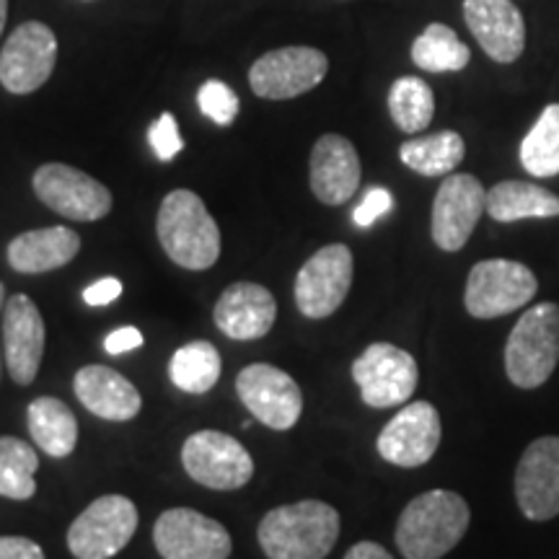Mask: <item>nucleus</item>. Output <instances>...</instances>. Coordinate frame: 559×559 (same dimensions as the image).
I'll use <instances>...</instances> for the list:
<instances>
[{
	"instance_id": "nucleus-38",
	"label": "nucleus",
	"mask_w": 559,
	"mask_h": 559,
	"mask_svg": "<svg viewBox=\"0 0 559 559\" xmlns=\"http://www.w3.org/2000/svg\"><path fill=\"white\" fill-rule=\"evenodd\" d=\"M345 559H394V557H391L389 551L381 547V544L360 542V544H355V547L347 551Z\"/></svg>"
},
{
	"instance_id": "nucleus-4",
	"label": "nucleus",
	"mask_w": 559,
	"mask_h": 559,
	"mask_svg": "<svg viewBox=\"0 0 559 559\" xmlns=\"http://www.w3.org/2000/svg\"><path fill=\"white\" fill-rule=\"evenodd\" d=\"M559 362V306L536 304L515 321L506 345V373L513 386L539 389Z\"/></svg>"
},
{
	"instance_id": "nucleus-24",
	"label": "nucleus",
	"mask_w": 559,
	"mask_h": 559,
	"mask_svg": "<svg viewBox=\"0 0 559 559\" xmlns=\"http://www.w3.org/2000/svg\"><path fill=\"white\" fill-rule=\"evenodd\" d=\"M487 215L498 223L555 218L559 215V198L531 181L508 179L487 190Z\"/></svg>"
},
{
	"instance_id": "nucleus-11",
	"label": "nucleus",
	"mask_w": 559,
	"mask_h": 559,
	"mask_svg": "<svg viewBox=\"0 0 559 559\" xmlns=\"http://www.w3.org/2000/svg\"><path fill=\"white\" fill-rule=\"evenodd\" d=\"M34 194L47 207L68 221L94 223L107 218L111 210V192L99 179L68 164H45L34 171Z\"/></svg>"
},
{
	"instance_id": "nucleus-25",
	"label": "nucleus",
	"mask_w": 559,
	"mask_h": 559,
	"mask_svg": "<svg viewBox=\"0 0 559 559\" xmlns=\"http://www.w3.org/2000/svg\"><path fill=\"white\" fill-rule=\"evenodd\" d=\"M29 436L47 456L66 459L79 443V423L66 402L55 396H39L26 409Z\"/></svg>"
},
{
	"instance_id": "nucleus-5",
	"label": "nucleus",
	"mask_w": 559,
	"mask_h": 559,
	"mask_svg": "<svg viewBox=\"0 0 559 559\" xmlns=\"http://www.w3.org/2000/svg\"><path fill=\"white\" fill-rule=\"evenodd\" d=\"M138 531V508L124 495H104L70 523L68 549L75 559H111Z\"/></svg>"
},
{
	"instance_id": "nucleus-17",
	"label": "nucleus",
	"mask_w": 559,
	"mask_h": 559,
	"mask_svg": "<svg viewBox=\"0 0 559 559\" xmlns=\"http://www.w3.org/2000/svg\"><path fill=\"white\" fill-rule=\"evenodd\" d=\"M515 500L528 521L559 515V438L544 436L523 451L515 469Z\"/></svg>"
},
{
	"instance_id": "nucleus-23",
	"label": "nucleus",
	"mask_w": 559,
	"mask_h": 559,
	"mask_svg": "<svg viewBox=\"0 0 559 559\" xmlns=\"http://www.w3.org/2000/svg\"><path fill=\"white\" fill-rule=\"evenodd\" d=\"M81 236L68 226L24 230L9 243V264L21 275H45L75 260Z\"/></svg>"
},
{
	"instance_id": "nucleus-39",
	"label": "nucleus",
	"mask_w": 559,
	"mask_h": 559,
	"mask_svg": "<svg viewBox=\"0 0 559 559\" xmlns=\"http://www.w3.org/2000/svg\"><path fill=\"white\" fill-rule=\"evenodd\" d=\"M5 21H9V0H0V34L5 29Z\"/></svg>"
},
{
	"instance_id": "nucleus-16",
	"label": "nucleus",
	"mask_w": 559,
	"mask_h": 559,
	"mask_svg": "<svg viewBox=\"0 0 559 559\" xmlns=\"http://www.w3.org/2000/svg\"><path fill=\"white\" fill-rule=\"evenodd\" d=\"M440 436L443 428L438 409L430 402H412L381 430L379 453L389 464L415 469L436 456Z\"/></svg>"
},
{
	"instance_id": "nucleus-35",
	"label": "nucleus",
	"mask_w": 559,
	"mask_h": 559,
	"mask_svg": "<svg viewBox=\"0 0 559 559\" xmlns=\"http://www.w3.org/2000/svg\"><path fill=\"white\" fill-rule=\"evenodd\" d=\"M0 559H47L37 542L24 536H0Z\"/></svg>"
},
{
	"instance_id": "nucleus-26",
	"label": "nucleus",
	"mask_w": 559,
	"mask_h": 559,
	"mask_svg": "<svg viewBox=\"0 0 559 559\" xmlns=\"http://www.w3.org/2000/svg\"><path fill=\"white\" fill-rule=\"evenodd\" d=\"M466 156V143L459 132L443 130L436 135L412 138L402 143L400 158L407 169L423 174V177H445Z\"/></svg>"
},
{
	"instance_id": "nucleus-28",
	"label": "nucleus",
	"mask_w": 559,
	"mask_h": 559,
	"mask_svg": "<svg viewBox=\"0 0 559 559\" xmlns=\"http://www.w3.org/2000/svg\"><path fill=\"white\" fill-rule=\"evenodd\" d=\"M472 52L445 24H430L412 41V62L428 73H459L469 66Z\"/></svg>"
},
{
	"instance_id": "nucleus-10",
	"label": "nucleus",
	"mask_w": 559,
	"mask_h": 559,
	"mask_svg": "<svg viewBox=\"0 0 559 559\" xmlns=\"http://www.w3.org/2000/svg\"><path fill=\"white\" fill-rule=\"evenodd\" d=\"M181 464L185 472L202 487L241 489L254 477V461L236 438L218 430H200L181 445Z\"/></svg>"
},
{
	"instance_id": "nucleus-7",
	"label": "nucleus",
	"mask_w": 559,
	"mask_h": 559,
	"mask_svg": "<svg viewBox=\"0 0 559 559\" xmlns=\"http://www.w3.org/2000/svg\"><path fill=\"white\" fill-rule=\"evenodd\" d=\"M539 290L526 264L513 260L477 262L466 277L464 304L474 319H498L523 309Z\"/></svg>"
},
{
	"instance_id": "nucleus-6",
	"label": "nucleus",
	"mask_w": 559,
	"mask_h": 559,
	"mask_svg": "<svg viewBox=\"0 0 559 559\" xmlns=\"http://www.w3.org/2000/svg\"><path fill=\"white\" fill-rule=\"evenodd\" d=\"M330 73V58L317 47L290 45L264 52L249 70V86L260 99L288 102L309 94Z\"/></svg>"
},
{
	"instance_id": "nucleus-18",
	"label": "nucleus",
	"mask_w": 559,
	"mask_h": 559,
	"mask_svg": "<svg viewBox=\"0 0 559 559\" xmlns=\"http://www.w3.org/2000/svg\"><path fill=\"white\" fill-rule=\"evenodd\" d=\"M41 358H45V319L26 293H16L5 300L3 313L5 368L19 386H29L37 379Z\"/></svg>"
},
{
	"instance_id": "nucleus-32",
	"label": "nucleus",
	"mask_w": 559,
	"mask_h": 559,
	"mask_svg": "<svg viewBox=\"0 0 559 559\" xmlns=\"http://www.w3.org/2000/svg\"><path fill=\"white\" fill-rule=\"evenodd\" d=\"M198 104L202 115H205L210 122L221 124V128L234 124L241 109V102L239 96H236V91L218 79H210L202 83L198 91Z\"/></svg>"
},
{
	"instance_id": "nucleus-14",
	"label": "nucleus",
	"mask_w": 559,
	"mask_h": 559,
	"mask_svg": "<svg viewBox=\"0 0 559 559\" xmlns=\"http://www.w3.org/2000/svg\"><path fill=\"white\" fill-rule=\"evenodd\" d=\"M487 213V190L472 174H449L432 202V241L443 251L466 247L481 215Z\"/></svg>"
},
{
	"instance_id": "nucleus-34",
	"label": "nucleus",
	"mask_w": 559,
	"mask_h": 559,
	"mask_svg": "<svg viewBox=\"0 0 559 559\" xmlns=\"http://www.w3.org/2000/svg\"><path fill=\"white\" fill-rule=\"evenodd\" d=\"M391 207H394V198H391V192L383 190V187H370L366 198L360 200V205L353 210V223L358 228H370L376 221L383 218Z\"/></svg>"
},
{
	"instance_id": "nucleus-12",
	"label": "nucleus",
	"mask_w": 559,
	"mask_h": 559,
	"mask_svg": "<svg viewBox=\"0 0 559 559\" xmlns=\"http://www.w3.org/2000/svg\"><path fill=\"white\" fill-rule=\"evenodd\" d=\"M353 251L345 243H330L311 254L296 277V306L304 317L326 319L345 304L353 285Z\"/></svg>"
},
{
	"instance_id": "nucleus-36",
	"label": "nucleus",
	"mask_w": 559,
	"mask_h": 559,
	"mask_svg": "<svg viewBox=\"0 0 559 559\" xmlns=\"http://www.w3.org/2000/svg\"><path fill=\"white\" fill-rule=\"evenodd\" d=\"M122 296V283L117 277H102L83 290V300L88 306H109Z\"/></svg>"
},
{
	"instance_id": "nucleus-15",
	"label": "nucleus",
	"mask_w": 559,
	"mask_h": 559,
	"mask_svg": "<svg viewBox=\"0 0 559 559\" xmlns=\"http://www.w3.org/2000/svg\"><path fill=\"white\" fill-rule=\"evenodd\" d=\"M236 391L251 415L272 430H290L304 412V394L285 370L251 362L236 379Z\"/></svg>"
},
{
	"instance_id": "nucleus-2",
	"label": "nucleus",
	"mask_w": 559,
	"mask_h": 559,
	"mask_svg": "<svg viewBox=\"0 0 559 559\" xmlns=\"http://www.w3.org/2000/svg\"><path fill=\"white\" fill-rule=\"evenodd\" d=\"M257 539L270 559H324L340 539V513L321 500L272 508Z\"/></svg>"
},
{
	"instance_id": "nucleus-29",
	"label": "nucleus",
	"mask_w": 559,
	"mask_h": 559,
	"mask_svg": "<svg viewBox=\"0 0 559 559\" xmlns=\"http://www.w3.org/2000/svg\"><path fill=\"white\" fill-rule=\"evenodd\" d=\"M389 115L396 128L409 135H417L432 122L436 115V96L423 79L404 75L391 83L389 91Z\"/></svg>"
},
{
	"instance_id": "nucleus-21",
	"label": "nucleus",
	"mask_w": 559,
	"mask_h": 559,
	"mask_svg": "<svg viewBox=\"0 0 559 559\" xmlns=\"http://www.w3.org/2000/svg\"><path fill=\"white\" fill-rule=\"evenodd\" d=\"M215 326L230 340H260L275 326V296L257 283H234L221 293L213 309Z\"/></svg>"
},
{
	"instance_id": "nucleus-41",
	"label": "nucleus",
	"mask_w": 559,
	"mask_h": 559,
	"mask_svg": "<svg viewBox=\"0 0 559 559\" xmlns=\"http://www.w3.org/2000/svg\"><path fill=\"white\" fill-rule=\"evenodd\" d=\"M0 366H3V355H0Z\"/></svg>"
},
{
	"instance_id": "nucleus-30",
	"label": "nucleus",
	"mask_w": 559,
	"mask_h": 559,
	"mask_svg": "<svg viewBox=\"0 0 559 559\" xmlns=\"http://www.w3.org/2000/svg\"><path fill=\"white\" fill-rule=\"evenodd\" d=\"M521 164L531 177L559 174V104H549L521 143Z\"/></svg>"
},
{
	"instance_id": "nucleus-13",
	"label": "nucleus",
	"mask_w": 559,
	"mask_h": 559,
	"mask_svg": "<svg viewBox=\"0 0 559 559\" xmlns=\"http://www.w3.org/2000/svg\"><path fill=\"white\" fill-rule=\"evenodd\" d=\"M153 542L164 559H228L234 549L228 528L192 508L160 513L153 526Z\"/></svg>"
},
{
	"instance_id": "nucleus-9",
	"label": "nucleus",
	"mask_w": 559,
	"mask_h": 559,
	"mask_svg": "<svg viewBox=\"0 0 559 559\" xmlns=\"http://www.w3.org/2000/svg\"><path fill=\"white\" fill-rule=\"evenodd\" d=\"M58 62V37L41 21H26L13 29L0 50V83L9 94H34L50 81Z\"/></svg>"
},
{
	"instance_id": "nucleus-3",
	"label": "nucleus",
	"mask_w": 559,
	"mask_h": 559,
	"mask_svg": "<svg viewBox=\"0 0 559 559\" xmlns=\"http://www.w3.org/2000/svg\"><path fill=\"white\" fill-rule=\"evenodd\" d=\"M156 234L160 247L174 264L202 272L221 257V228L200 194L192 190H174L158 207Z\"/></svg>"
},
{
	"instance_id": "nucleus-22",
	"label": "nucleus",
	"mask_w": 559,
	"mask_h": 559,
	"mask_svg": "<svg viewBox=\"0 0 559 559\" xmlns=\"http://www.w3.org/2000/svg\"><path fill=\"white\" fill-rule=\"evenodd\" d=\"M73 391L91 415L109 423H130L143 409L140 391L107 366H83L73 379Z\"/></svg>"
},
{
	"instance_id": "nucleus-19",
	"label": "nucleus",
	"mask_w": 559,
	"mask_h": 559,
	"mask_svg": "<svg viewBox=\"0 0 559 559\" xmlns=\"http://www.w3.org/2000/svg\"><path fill=\"white\" fill-rule=\"evenodd\" d=\"M464 21L495 62H515L526 50V21L510 0H464Z\"/></svg>"
},
{
	"instance_id": "nucleus-33",
	"label": "nucleus",
	"mask_w": 559,
	"mask_h": 559,
	"mask_svg": "<svg viewBox=\"0 0 559 559\" xmlns=\"http://www.w3.org/2000/svg\"><path fill=\"white\" fill-rule=\"evenodd\" d=\"M148 143L158 160H164V164H169V160H174L181 151H185V140H181L179 124L174 120L171 111H164V115L151 124Z\"/></svg>"
},
{
	"instance_id": "nucleus-40",
	"label": "nucleus",
	"mask_w": 559,
	"mask_h": 559,
	"mask_svg": "<svg viewBox=\"0 0 559 559\" xmlns=\"http://www.w3.org/2000/svg\"><path fill=\"white\" fill-rule=\"evenodd\" d=\"M3 306H5V285L0 283V309H3Z\"/></svg>"
},
{
	"instance_id": "nucleus-8",
	"label": "nucleus",
	"mask_w": 559,
	"mask_h": 559,
	"mask_svg": "<svg viewBox=\"0 0 559 559\" xmlns=\"http://www.w3.org/2000/svg\"><path fill=\"white\" fill-rule=\"evenodd\" d=\"M353 381L360 386V396L368 407H400L415 394L419 370L407 349L391 342H373L353 362Z\"/></svg>"
},
{
	"instance_id": "nucleus-20",
	"label": "nucleus",
	"mask_w": 559,
	"mask_h": 559,
	"mask_svg": "<svg viewBox=\"0 0 559 559\" xmlns=\"http://www.w3.org/2000/svg\"><path fill=\"white\" fill-rule=\"evenodd\" d=\"M360 156L342 135H321L311 151V192L324 205H345L360 187Z\"/></svg>"
},
{
	"instance_id": "nucleus-31",
	"label": "nucleus",
	"mask_w": 559,
	"mask_h": 559,
	"mask_svg": "<svg viewBox=\"0 0 559 559\" xmlns=\"http://www.w3.org/2000/svg\"><path fill=\"white\" fill-rule=\"evenodd\" d=\"M39 456L26 440L13 436L0 438V495L9 500H32L37 492L34 474Z\"/></svg>"
},
{
	"instance_id": "nucleus-1",
	"label": "nucleus",
	"mask_w": 559,
	"mask_h": 559,
	"mask_svg": "<svg viewBox=\"0 0 559 559\" xmlns=\"http://www.w3.org/2000/svg\"><path fill=\"white\" fill-rule=\"evenodd\" d=\"M472 523L469 502L451 489L417 495L396 523V547L404 559H440L464 539Z\"/></svg>"
},
{
	"instance_id": "nucleus-27",
	"label": "nucleus",
	"mask_w": 559,
	"mask_h": 559,
	"mask_svg": "<svg viewBox=\"0 0 559 559\" xmlns=\"http://www.w3.org/2000/svg\"><path fill=\"white\" fill-rule=\"evenodd\" d=\"M221 353L205 340L187 342L174 353L169 362V379L185 394H207L221 379Z\"/></svg>"
},
{
	"instance_id": "nucleus-37",
	"label": "nucleus",
	"mask_w": 559,
	"mask_h": 559,
	"mask_svg": "<svg viewBox=\"0 0 559 559\" xmlns=\"http://www.w3.org/2000/svg\"><path fill=\"white\" fill-rule=\"evenodd\" d=\"M143 345V334H140L138 326H122V330H115L111 334L104 337V349L109 355H124L132 353Z\"/></svg>"
}]
</instances>
